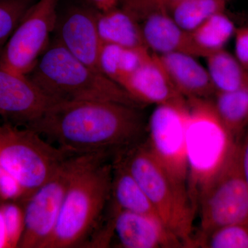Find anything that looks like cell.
<instances>
[{
	"instance_id": "4dcf8cb0",
	"label": "cell",
	"mask_w": 248,
	"mask_h": 248,
	"mask_svg": "<svg viewBox=\"0 0 248 248\" xmlns=\"http://www.w3.org/2000/svg\"><path fill=\"white\" fill-rule=\"evenodd\" d=\"M3 201L0 199V248H9L7 235L5 229L4 214H3Z\"/></svg>"
},
{
	"instance_id": "4316f807",
	"label": "cell",
	"mask_w": 248,
	"mask_h": 248,
	"mask_svg": "<svg viewBox=\"0 0 248 248\" xmlns=\"http://www.w3.org/2000/svg\"><path fill=\"white\" fill-rule=\"evenodd\" d=\"M29 195L19 182L0 165V199L24 203Z\"/></svg>"
},
{
	"instance_id": "484cf974",
	"label": "cell",
	"mask_w": 248,
	"mask_h": 248,
	"mask_svg": "<svg viewBox=\"0 0 248 248\" xmlns=\"http://www.w3.org/2000/svg\"><path fill=\"white\" fill-rule=\"evenodd\" d=\"M2 209L9 248H18L25 227L24 203L4 201Z\"/></svg>"
},
{
	"instance_id": "7a4b0ae2",
	"label": "cell",
	"mask_w": 248,
	"mask_h": 248,
	"mask_svg": "<svg viewBox=\"0 0 248 248\" xmlns=\"http://www.w3.org/2000/svg\"><path fill=\"white\" fill-rule=\"evenodd\" d=\"M113 156L107 153L72 155L69 184L46 248L109 246Z\"/></svg>"
},
{
	"instance_id": "1f68e13d",
	"label": "cell",
	"mask_w": 248,
	"mask_h": 248,
	"mask_svg": "<svg viewBox=\"0 0 248 248\" xmlns=\"http://www.w3.org/2000/svg\"><path fill=\"white\" fill-rule=\"evenodd\" d=\"M156 1H157L164 9L166 10V7H167L168 5L170 4V3L174 2V1H178V0H156Z\"/></svg>"
},
{
	"instance_id": "f1b7e54d",
	"label": "cell",
	"mask_w": 248,
	"mask_h": 248,
	"mask_svg": "<svg viewBox=\"0 0 248 248\" xmlns=\"http://www.w3.org/2000/svg\"><path fill=\"white\" fill-rule=\"evenodd\" d=\"M241 169L248 183V131L242 143H239Z\"/></svg>"
},
{
	"instance_id": "5b68a950",
	"label": "cell",
	"mask_w": 248,
	"mask_h": 248,
	"mask_svg": "<svg viewBox=\"0 0 248 248\" xmlns=\"http://www.w3.org/2000/svg\"><path fill=\"white\" fill-rule=\"evenodd\" d=\"M120 154L163 223L184 246L194 247L192 231L197 210L187 187L177 182L156 161L146 143H139Z\"/></svg>"
},
{
	"instance_id": "30bf717a",
	"label": "cell",
	"mask_w": 248,
	"mask_h": 248,
	"mask_svg": "<svg viewBox=\"0 0 248 248\" xmlns=\"http://www.w3.org/2000/svg\"><path fill=\"white\" fill-rule=\"evenodd\" d=\"M71 156L24 202L25 227L18 248H47L56 228L69 184Z\"/></svg>"
},
{
	"instance_id": "7c38bea8",
	"label": "cell",
	"mask_w": 248,
	"mask_h": 248,
	"mask_svg": "<svg viewBox=\"0 0 248 248\" xmlns=\"http://www.w3.org/2000/svg\"><path fill=\"white\" fill-rule=\"evenodd\" d=\"M98 12L91 4L73 5L58 14L55 40L85 64L101 72L103 44L97 29Z\"/></svg>"
},
{
	"instance_id": "d6a6232c",
	"label": "cell",
	"mask_w": 248,
	"mask_h": 248,
	"mask_svg": "<svg viewBox=\"0 0 248 248\" xmlns=\"http://www.w3.org/2000/svg\"><path fill=\"white\" fill-rule=\"evenodd\" d=\"M0 1H1V0H0Z\"/></svg>"
},
{
	"instance_id": "277c9868",
	"label": "cell",
	"mask_w": 248,
	"mask_h": 248,
	"mask_svg": "<svg viewBox=\"0 0 248 248\" xmlns=\"http://www.w3.org/2000/svg\"><path fill=\"white\" fill-rule=\"evenodd\" d=\"M187 189L195 210L223 169L237 141L222 123L210 99H187Z\"/></svg>"
},
{
	"instance_id": "ba28073f",
	"label": "cell",
	"mask_w": 248,
	"mask_h": 248,
	"mask_svg": "<svg viewBox=\"0 0 248 248\" xmlns=\"http://www.w3.org/2000/svg\"><path fill=\"white\" fill-rule=\"evenodd\" d=\"M59 0H37L0 52V67L28 76L50 45L58 17Z\"/></svg>"
},
{
	"instance_id": "f546056e",
	"label": "cell",
	"mask_w": 248,
	"mask_h": 248,
	"mask_svg": "<svg viewBox=\"0 0 248 248\" xmlns=\"http://www.w3.org/2000/svg\"><path fill=\"white\" fill-rule=\"evenodd\" d=\"M99 11H107L118 6V0H87Z\"/></svg>"
},
{
	"instance_id": "7402d4cb",
	"label": "cell",
	"mask_w": 248,
	"mask_h": 248,
	"mask_svg": "<svg viewBox=\"0 0 248 248\" xmlns=\"http://www.w3.org/2000/svg\"><path fill=\"white\" fill-rule=\"evenodd\" d=\"M230 0H178L168 5L166 11L186 32L195 31L207 19L226 11Z\"/></svg>"
},
{
	"instance_id": "cb8c5ba5",
	"label": "cell",
	"mask_w": 248,
	"mask_h": 248,
	"mask_svg": "<svg viewBox=\"0 0 248 248\" xmlns=\"http://www.w3.org/2000/svg\"><path fill=\"white\" fill-rule=\"evenodd\" d=\"M195 246L208 248H248V223L217 228L195 240Z\"/></svg>"
},
{
	"instance_id": "9a60e30c",
	"label": "cell",
	"mask_w": 248,
	"mask_h": 248,
	"mask_svg": "<svg viewBox=\"0 0 248 248\" xmlns=\"http://www.w3.org/2000/svg\"><path fill=\"white\" fill-rule=\"evenodd\" d=\"M174 87L186 99H210L215 90L206 67L182 52L158 55Z\"/></svg>"
},
{
	"instance_id": "9c48e42d",
	"label": "cell",
	"mask_w": 248,
	"mask_h": 248,
	"mask_svg": "<svg viewBox=\"0 0 248 248\" xmlns=\"http://www.w3.org/2000/svg\"><path fill=\"white\" fill-rule=\"evenodd\" d=\"M189 108L185 102L156 106L148 122L147 146L177 182L187 187L186 130Z\"/></svg>"
},
{
	"instance_id": "ffe728a7",
	"label": "cell",
	"mask_w": 248,
	"mask_h": 248,
	"mask_svg": "<svg viewBox=\"0 0 248 248\" xmlns=\"http://www.w3.org/2000/svg\"><path fill=\"white\" fill-rule=\"evenodd\" d=\"M206 68L215 93L231 92L248 86V72L226 49L205 57Z\"/></svg>"
},
{
	"instance_id": "4fadbf2b",
	"label": "cell",
	"mask_w": 248,
	"mask_h": 248,
	"mask_svg": "<svg viewBox=\"0 0 248 248\" xmlns=\"http://www.w3.org/2000/svg\"><path fill=\"white\" fill-rule=\"evenodd\" d=\"M113 235L124 248L184 247L161 220L116 208L111 204Z\"/></svg>"
},
{
	"instance_id": "83f0119b",
	"label": "cell",
	"mask_w": 248,
	"mask_h": 248,
	"mask_svg": "<svg viewBox=\"0 0 248 248\" xmlns=\"http://www.w3.org/2000/svg\"><path fill=\"white\" fill-rule=\"evenodd\" d=\"M234 38V56L248 72V25L236 27Z\"/></svg>"
},
{
	"instance_id": "52a82bcc",
	"label": "cell",
	"mask_w": 248,
	"mask_h": 248,
	"mask_svg": "<svg viewBox=\"0 0 248 248\" xmlns=\"http://www.w3.org/2000/svg\"><path fill=\"white\" fill-rule=\"evenodd\" d=\"M199 208L201 236L226 225L248 223V183L241 169L238 142Z\"/></svg>"
},
{
	"instance_id": "e0dca14e",
	"label": "cell",
	"mask_w": 248,
	"mask_h": 248,
	"mask_svg": "<svg viewBox=\"0 0 248 248\" xmlns=\"http://www.w3.org/2000/svg\"><path fill=\"white\" fill-rule=\"evenodd\" d=\"M111 204L120 210L161 221L153 203L129 171L120 153L116 154L112 160Z\"/></svg>"
},
{
	"instance_id": "ac0fdd59",
	"label": "cell",
	"mask_w": 248,
	"mask_h": 248,
	"mask_svg": "<svg viewBox=\"0 0 248 248\" xmlns=\"http://www.w3.org/2000/svg\"><path fill=\"white\" fill-rule=\"evenodd\" d=\"M97 23L103 45L131 49L147 48L140 24L120 6L99 11Z\"/></svg>"
},
{
	"instance_id": "d6986e66",
	"label": "cell",
	"mask_w": 248,
	"mask_h": 248,
	"mask_svg": "<svg viewBox=\"0 0 248 248\" xmlns=\"http://www.w3.org/2000/svg\"><path fill=\"white\" fill-rule=\"evenodd\" d=\"M151 53L147 48H126L104 44L101 50L99 68L104 76L122 88Z\"/></svg>"
},
{
	"instance_id": "3957f363",
	"label": "cell",
	"mask_w": 248,
	"mask_h": 248,
	"mask_svg": "<svg viewBox=\"0 0 248 248\" xmlns=\"http://www.w3.org/2000/svg\"><path fill=\"white\" fill-rule=\"evenodd\" d=\"M27 76L56 102L112 101L141 105L120 86L80 61L55 40Z\"/></svg>"
},
{
	"instance_id": "8fae6325",
	"label": "cell",
	"mask_w": 248,
	"mask_h": 248,
	"mask_svg": "<svg viewBox=\"0 0 248 248\" xmlns=\"http://www.w3.org/2000/svg\"><path fill=\"white\" fill-rule=\"evenodd\" d=\"M55 103L27 76L0 67V117L5 123L29 128Z\"/></svg>"
},
{
	"instance_id": "8992f818",
	"label": "cell",
	"mask_w": 248,
	"mask_h": 248,
	"mask_svg": "<svg viewBox=\"0 0 248 248\" xmlns=\"http://www.w3.org/2000/svg\"><path fill=\"white\" fill-rule=\"evenodd\" d=\"M70 156L32 129L0 124V165L17 179L29 197L48 182Z\"/></svg>"
},
{
	"instance_id": "d4e9b609",
	"label": "cell",
	"mask_w": 248,
	"mask_h": 248,
	"mask_svg": "<svg viewBox=\"0 0 248 248\" xmlns=\"http://www.w3.org/2000/svg\"><path fill=\"white\" fill-rule=\"evenodd\" d=\"M37 0L0 1V52L24 15Z\"/></svg>"
},
{
	"instance_id": "2e32d148",
	"label": "cell",
	"mask_w": 248,
	"mask_h": 248,
	"mask_svg": "<svg viewBox=\"0 0 248 248\" xmlns=\"http://www.w3.org/2000/svg\"><path fill=\"white\" fill-rule=\"evenodd\" d=\"M139 24L145 45L151 53L161 55L182 52L198 58L190 33L181 29L167 11L153 13Z\"/></svg>"
},
{
	"instance_id": "5bb4252c",
	"label": "cell",
	"mask_w": 248,
	"mask_h": 248,
	"mask_svg": "<svg viewBox=\"0 0 248 248\" xmlns=\"http://www.w3.org/2000/svg\"><path fill=\"white\" fill-rule=\"evenodd\" d=\"M122 88L140 104L158 106L185 102L187 99L178 92L159 56L153 53Z\"/></svg>"
},
{
	"instance_id": "603a6c76",
	"label": "cell",
	"mask_w": 248,
	"mask_h": 248,
	"mask_svg": "<svg viewBox=\"0 0 248 248\" xmlns=\"http://www.w3.org/2000/svg\"><path fill=\"white\" fill-rule=\"evenodd\" d=\"M213 103L222 123L237 140L248 125V86L231 92L215 93Z\"/></svg>"
},
{
	"instance_id": "6da1fadb",
	"label": "cell",
	"mask_w": 248,
	"mask_h": 248,
	"mask_svg": "<svg viewBox=\"0 0 248 248\" xmlns=\"http://www.w3.org/2000/svg\"><path fill=\"white\" fill-rule=\"evenodd\" d=\"M139 108L112 101L57 102L29 128L71 155H116L141 143Z\"/></svg>"
},
{
	"instance_id": "44dd1931",
	"label": "cell",
	"mask_w": 248,
	"mask_h": 248,
	"mask_svg": "<svg viewBox=\"0 0 248 248\" xmlns=\"http://www.w3.org/2000/svg\"><path fill=\"white\" fill-rule=\"evenodd\" d=\"M236 27L226 11L214 15L190 32L197 57L205 58L210 54L225 48L234 37Z\"/></svg>"
}]
</instances>
